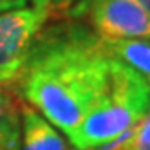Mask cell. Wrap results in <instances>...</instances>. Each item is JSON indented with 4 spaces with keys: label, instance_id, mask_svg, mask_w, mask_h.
Instances as JSON below:
<instances>
[{
    "label": "cell",
    "instance_id": "9",
    "mask_svg": "<svg viewBox=\"0 0 150 150\" xmlns=\"http://www.w3.org/2000/svg\"><path fill=\"white\" fill-rule=\"evenodd\" d=\"M78 0H51V16H65Z\"/></svg>",
    "mask_w": 150,
    "mask_h": 150
},
{
    "label": "cell",
    "instance_id": "3",
    "mask_svg": "<svg viewBox=\"0 0 150 150\" xmlns=\"http://www.w3.org/2000/svg\"><path fill=\"white\" fill-rule=\"evenodd\" d=\"M67 16L101 38L150 40V13L136 0H78Z\"/></svg>",
    "mask_w": 150,
    "mask_h": 150
},
{
    "label": "cell",
    "instance_id": "8",
    "mask_svg": "<svg viewBox=\"0 0 150 150\" xmlns=\"http://www.w3.org/2000/svg\"><path fill=\"white\" fill-rule=\"evenodd\" d=\"M16 105H18V98L13 92V89L0 83V121H2L6 117V114L9 110H13Z\"/></svg>",
    "mask_w": 150,
    "mask_h": 150
},
{
    "label": "cell",
    "instance_id": "4",
    "mask_svg": "<svg viewBox=\"0 0 150 150\" xmlns=\"http://www.w3.org/2000/svg\"><path fill=\"white\" fill-rule=\"evenodd\" d=\"M51 16L47 9L15 7L0 13V83L13 87L33 44Z\"/></svg>",
    "mask_w": 150,
    "mask_h": 150
},
{
    "label": "cell",
    "instance_id": "12",
    "mask_svg": "<svg viewBox=\"0 0 150 150\" xmlns=\"http://www.w3.org/2000/svg\"><path fill=\"white\" fill-rule=\"evenodd\" d=\"M33 2V7L36 9H47L51 11V0H31Z\"/></svg>",
    "mask_w": 150,
    "mask_h": 150
},
{
    "label": "cell",
    "instance_id": "14",
    "mask_svg": "<svg viewBox=\"0 0 150 150\" xmlns=\"http://www.w3.org/2000/svg\"><path fill=\"white\" fill-rule=\"evenodd\" d=\"M134 150H150V143H146V145H141V146H136Z\"/></svg>",
    "mask_w": 150,
    "mask_h": 150
},
{
    "label": "cell",
    "instance_id": "6",
    "mask_svg": "<svg viewBox=\"0 0 150 150\" xmlns=\"http://www.w3.org/2000/svg\"><path fill=\"white\" fill-rule=\"evenodd\" d=\"M101 49L105 54L125 63L136 71L150 85V40H128V38H101Z\"/></svg>",
    "mask_w": 150,
    "mask_h": 150
},
{
    "label": "cell",
    "instance_id": "2",
    "mask_svg": "<svg viewBox=\"0 0 150 150\" xmlns=\"http://www.w3.org/2000/svg\"><path fill=\"white\" fill-rule=\"evenodd\" d=\"M150 112V85L136 71L110 58V85L103 100L67 136L72 148H100Z\"/></svg>",
    "mask_w": 150,
    "mask_h": 150
},
{
    "label": "cell",
    "instance_id": "5",
    "mask_svg": "<svg viewBox=\"0 0 150 150\" xmlns=\"http://www.w3.org/2000/svg\"><path fill=\"white\" fill-rule=\"evenodd\" d=\"M20 150H67L62 134L40 112L18 100Z\"/></svg>",
    "mask_w": 150,
    "mask_h": 150
},
{
    "label": "cell",
    "instance_id": "7",
    "mask_svg": "<svg viewBox=\"0 0 150 150\" xmlns=\"http://www.w3.org/2000/svg\"><path fill=\"white\" fill-rule=\"evenodd\" d=\"M0 150H20V114L18 105L0 121Z\"/></svg>",
    "mask_w": 150,
    "mask_h": 150
},
{
    "label": "cell",
    "instance_id": "11",
    "mask_svg": "<svg viewBox=\"0 0 150 150\" xmlns=\"http://www.w3.org/2000/svg\"><path fill=\"white\" fill-rule=\"evenodd\" d=\"M27 0H0V13L2 11H9L15 7H24Z\"/></svg>",
    "mask_w": 150,
    "mask_h": 150
},
{
    "label": "cell",
    "instance_id": "1",
    "mask_svg": "<svg viewBox=\"0 0 150 150\" xmlns=\"http://www.w3.org/2000/svg\"><path fill=\"white\" fill-rule=\"evenodd\" d=\"M109 85L110 58L100 36L69 18L42 27L11 89L22 103L69 136L103 100Z\"/></svg>",
    "mask_w": 150,
    "mask_h": 150
},
{
    "label": "cell",
    "instance_id": "13",
    "mask_svg": "<svg viewBox=\"0 0 150 150\" xmlns=\"http://www.w3.org/2000/svg\"><path fill=\"white\" fill-rule=\"evenodd\" d=\"M136 2H137V4H141V6L146 9V11L150 13V0H136Z\"/></svg>",
    "mask_w": 150,
    "mask_h": 150
},
{
    "label": "cell",
    "instance_id": "15",
    "mask_svg": "<svg viewBox=\"0 0 150 150\" xmlns=\"http://www.w3.org/2000/svg\"><path fill=\"white\" fill-rule=\"evenodd\" d=\"M71 150H76V148H71ZM89 150H100V148H89Z\"/></svg>",
    "mask_w": 150,
    "mask_h": 150
},
{
    "label": "cell",
    "instance_id": "10",
    "mask_svg": "<svg viewBox=\"0 0 150 150\" xmlns=\"http://www.w3.org/2000/svg\"><path fill=\"white\" fill-rule=\"evenodd\" d=\"M146 143H150V112L145 116V120L139 123L136 146H141V145H146Z\"/></svg>",
    "mask_w": 150,
    "mask_h": 150
}]
</instances>
